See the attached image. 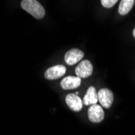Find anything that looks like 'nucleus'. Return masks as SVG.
Wrapping results in <instances>:
<instances>
[{"mask_svg": "<svg viewBox=\"0 0 135 135\" xmlns=\"http://www.w3.org/2000/svg\"><path fill=\"white\" fill-rule=\"evenodd\" d=\"M20 5L22 9L37 20L42 19L45 15L44 7L36 0H23Z\"/></svg>", "mask_w": 135, "mask_h": 135, "instance_id": "nucleus-1", "label": "nucleus"}, {"mask_svg": "<svg viewBox=\"0 0 135 135\" xmlns=\"http://www.w3.org/2000/svg\"><path fill=\"white\" fill-rule=\"evenodd\" d=\"M93 71V66L89 60H83L79 63L75 68V74L77 77L85 79L89 77Z\"/></svg>", "mask_w": 135, "mask_h": 135, "instance_id": "nucleus-2", "label": "nucleus"}, {"mask_svg": "<svg viewBox=\"0 0 135 135\" xmlns=\"http://www.w3.org/2000/svg\"><path fill=\"white\" fill-rule=\"evenodd\" d=\"M98 101L104 108H109L113 102V93L108 88H101L98 91Z\"/></svg>", "mask_w": 135, "mask_h": 135, "instance_id": "nucleus-3", "label": "nucleus"}, {"mask_svg": "<svg viewBox=\"0 0 135 135\" xmlns=\"http://www.w3.org/2000/svg\"><path fill=\"white\" fill-rule=\"evenodd\" d=\"M88 118L94 123L101 122L104 118V112L102 106L97 104L91 105L88 108Z\"/></svg>", "mask_w": 135, "mask_h": 135, "instance_id": "nucleus-4", "label": "nucleus"}, {"mask_svg": "<svg viewBox=\"0 0 135 135\" xmlns=\"http://www.w3.org/2000/svg\"><path fill=\"white\" fill-rule=\"evenodd\" d=\"M66 69L62 65H57L48 68L45 72V77L49 80H55L65 75Z\"/></svg>", "mask_w": 135, "mask_h": 135, "instance_id": "nucleus-5", "label": "nucleus"}, {"mask_svg": "<svg viewBox=\"0 0 135 135\" xmlns=\"http://www.w3.org/2000/svg\"><path fill=\"white\" fill-rule=\"evenodd\" d=\"M66 103L67 106L74 112H79L83 108V102L81 98L75 93L68 94L66 96Z\"/></svg>", "mask_w": 135, "mask_h": 135, "instance_id": "nucleus-6", "label": "nucleus"}, {"mask_svg": "<svg viewBox=\"0 0 135 135\" xmlns=\"http://www.w3.org/2000/svg\"><path fill=\"white\" fill-rule=\"evenodd\" d=\"M83 56L84 54L82 50H79V49H71V50H70L66 53L64 60L66 64L72 66L79 62V61H81Z\"/></svg>", "mask_w": 135, "mask_h": 135, "instance_id": "nucleus-7", "label": "nucleus"}, {"mask_svg": "<svg viewBox=\"0 0 135 135\" xmlns=\"http://www.w3.org/2000/svg\"><path fill=\"white\" fill-rule=\"evenodd\" d=\"M81 79L77 76H66L61 81V87L64 90H71L79 87Z\"/></svg>", "mask_w": 135, "mask_h": 135, "instance_id": "nucleus-8", "label": "nucleus"}, {"mask_svg": "<svg viewBox=\"0 0 135 135\" xmlns=\"http://www.w3.org/2000/svg\"><path fill=\"white\" fill-rule=\"evenodd\" d=\"M98 101V92H96V89L93 86L88 88L87 93L83 97V104L86 106H90L93 104H96Z\"/></svg>", "mask_w": 135, "mask_h": 135, "instance_id": "nucleus-9", "label": "nucleus"}, {"mask_svg": "<svg viewBox=\"0 0 135 135\" xmlns=\"http://www.w3.org/2000/svg\"><path fill=\"white\" fill-rule=\"evenodd\" d=\"M134 0H122L120 3L118 12L121 16H126L131 11L134 5Z\"/></svg>", "mask_w": 135, "mask_h": 135, "instance_id": "nucleus-10", "label": "nucleus"}, {"mask_svg": "<svg viewBox=\"0 0 135 135\" xmlns=\"http://www.w3.org/2000/svg\"><path fill=\"white\" fill-rule=\"evenodd\" d=\"M117 3V0H102L101 4L105 8H111Z\"/></svg>", "mask_w": 135, "mask_h": 135, "instance_id": "nucleus-11", "label": "nucleus"}, {"mask_svg": "<svg viewBox=\"0 0 135 135\" xmlns=\"http://www.w3.org/2000/svg\"><path fill=\"white\" fill-rule=\"evenodd\" d=\"M133 37L135 38V28H134L133 31Z\"/></svg>", "mask_w": 135, "mask_h": 135, "instance_id": "nucleus-12", "label": "nucleus"}]
</instances>
